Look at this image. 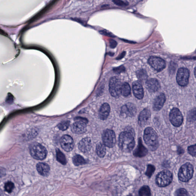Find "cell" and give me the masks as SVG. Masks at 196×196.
<instances>
[{
  "mask_svg": "<svg viewBox=\"0 0 196 196\" xmlns=\"http://www.w3.org/2000/svg\"><path fill=\"white\" fill-rule=\"evenodd\" d=\"M135 141L132 132H124L119 135V145L121 150L125 152H129L133 149L135 145Z\"/></svg>",
  "mask_w": 196,
  "mask_h": 196,
  "instance_id": "1",
  "label": "cell"
},
{
  "mask_svg": "<svg viewBox=\"0 0 196 196\" xmlns=\"http://www.w3.org/2000/svg\"><path fill=\"white\" fill-rule=\"evenodd\" d=\"M143 138L145 143L151 151H155L158 149L159 145L158 135L152 128L149 127L145 128Z\"/></svg>",
  "mask_w": 196,
  "mask_h": 196,
  "instance_id": "2",
  "label": "cell"
},
{
  "mask_svg": "<svg viewBox=\"0 0 196 196\" xmlns=\"http://www.w3.org/2000/svg\"><path fill=\"white\" fill-rule=\"evenodd\" d=\"M30 155L36 159L42 160L46 158L47 152L46 148L37 142H34L30 145Z\"/></svg>",
  "mask_w": 196,
  "mask_h": 196,
  "instance_id": "3",
  "label": "cell"
},
{
  "mask_svg": "<svg viewBox=\"0 0 196 196\" xmlns=\"http://www.w3.org/2000/svg\"><path fill=\"white\" fill-rule=\"evenodd\" d=\"M194 167L190 163H186L181 166L178 172V177L180 181L187 182L192 178Z\"/></svg>",
  "mask_w": 196,
  "mask_h": 196,
  "instance_id": "4",
  "label": "cell"
},
{
  "mask_svg": "<svg viewBox=\"0 0 196 196\" xmlns=\"http://www.w3.org/2000/svg\"><path fill=\"white\" fill-rule=\"evenodd\" d=\"M173 175L168 170H165L158 174L155 179L157 185L159 187H165L169 185L172 182Z\"/></svg>",
  "mask_w": 196,
  "mask_h": 196,
  "instance_id": "5",
  "label": "cell"
},
{
  "mask_svg": "<svg viewBox=\"0 0 196 196\" xmlns=\"http://www.w3.org/2000/svg\"><path fill=\"white\" fill-rule=\"evenodd\" d=\"M122 83L120 79L116 77H112L109 82V91L112 96L118 98L121 95Z\"/></svg>",
  "mask_w": 196,
  "mask_h": 196,
  "instance_id": "6",
  "label": "cell"
},
{
  "mask_svg": "<svg viewBox=\"0 0 196 196\" xmlns=\"http://www.w3.org/2000/svg\"><path fill=\"white\" fill-rule=\"evenodd\" d=\"M76 122L74 123L71 127L72 132L74 133L80 134L86 132L87 130V119L82 117H77L75 119Z\"/></svg>",
  "mask_w": 196,
  "mask_h": 196,
  "instance_id": "7",
  "label": "cell"
},
{
  "mask_svg": "<svg viewBox=\"0 0 196 196\" xmlns=\"http://www.w3.org/2000/svg\"><path fill=\"white\" fill-rule=\"evenodd\" d=\"M170 122L175 127H179L183 123V116L179 109L174 108L172 109L169 115Z\"/></svg>",
  "mask_w": 196,
  "mask_h": 196,
  "instance_id": "8",
  "label": "cell"
},
{
  "mask_svg": "<svg viewBox=\"0 0 196 196\" xmlns=\"http://www.w3.org/2000/svg\"><path fill=\"white\" fill-rule=\"evenodd\" d=\"M104 145L109 148H113L116 144V136L114 132L111 129H107L102 135Z\"/></svg>",
  "mask_w": 196,
  "mask_h": 196,
  "instance_id": "9",
  "label": "cell"
},
{
  "mask_svg": "<svg viewBox=\"0 0 196 196\" xmlns=\"http://www.w3.org/2000/svg\"><path fill=\"white\" fill-rule=\"evenodd\" d=\"M189 71L185 68H180L177 72L176 79L177 83L181 86H186L188 83Z\"/></svg>",
  "mask_w": 196,
  "mask_h": 196,
  "instance_id": "10",
  "label": "cell"
},
{
  "mask_svg": "<svg viewBox=\"0 0 196 196\" xmlns=\"http://www.w3.org/2000/svg\"><path fill=\"white\" fill-rule=\"evenodd\" d=\"M148 63L158 71H161L166 66L165 60L158 57H151L148 60Z\"/></svg>",
  "mask_w": 196,
  "mask_h": 196,
  "instance_id": "11",
  "label": "cell"
},
{
  "mask_svg": "<svg viewBox=\"0 0 196 196\" xmlns=\"http://www.w3.org/2000/svg\"><path fill=\"white\" fill-rule=\"evenodd\" d=\"M60 145L64 150L70 152L74 147V142L73 138L68 135H65L61 138L60 140Z\"/></svg>",
  "mask_w": 196,
  "mask_h": 196,
  "instance_id": "12",
  "label": "cell"
},
{
  "mask_svg": "<svg viewBox=\"0 0 196 196\" xmlns=\"http://www.w3.org/2000/svg\"><path fill=\"white\" fill-rule=\"evenodd\" d=\"M136 112V106L132 103H127L121 108V113L126 116H135Z\"/></svg>",
  "mask_w": 196,
  "mask_h": 196,
  "instance_id": "13",
  "label": "cell"
},
{
  "mask_svg": "<svg viewBox=\"0 0 196 196\" xmlns=\"http://www.w3.org/2000/svg\"><path fill=\"white\" fill-rule=\"evenodd\" d=\"M148 149L143 145L142 139L140 138L138 139L137 147L133 151V155L138 158H142L148 154Z\"/></svg>",
  "mask_w": 196,
  "mask_h": 196,
  "instance_id": "14",
  "label": "cell"
},
{
  "mask_svg": "<svg viewBox=\"0 0 196 196\" xmlns=\"http://www.w3.org/2000/svg\"><path fill=\"white\" fill-rule=\"evenodd\" d=\"M151 113L149 109H144L140 113L138 117V124L142 127L145 126L150 119Z\"/></svg>",
  "mask_w": 196,
  "mask_h": 196,
  "instance_id": "15",
  "label": "cell"
},
{
  "mask_svg": "<svg viewBox=\"0 0 196 196\" xmlns=\"http://www.w3.org/2000/svg\"><path fill=\"white\" fill-rule=\"evenodd\" d=\"M147 89L151 93H155L160 87L159 82L156 79L151 78L147 80L145 83Z\"/></svg>",
  "mask_w": 196,
  "mask_h": 196,
  "instance_id": "16",
  "label": "cell"
},
{
  "mask_svg": "<svg viewBox=\"0 0 196 196\" xmlns=\"http://www.w3.org/2000/svg\"><path fill=\"white\" fill-rule=\"evenodd\" d=\"M132 90L134 95L138 99H142L144 96L143 87L139 81L134 82L132 83Z\"/></svg>",
  "mask_w": 196,
  "mask_h": 196,
  "instance_id": "17",
  "label": "cell"
},
{
  "mask_svg": "<svg viewBox=\"0 0 196 196\" xmlns=\"http://www.w3.org/2000/svg\"><path fill=\"white\" fill-rule=\"evenodd\" d=\"M165 101V95L163 93H161L155 98L153 103V109L154 110L158 111L162 109Z\"/></svg>",
  "mask_w": 196,
  "mask_h": 196,
  "instance_id": "18",
  "label": "cell"
},
{
  "mask_svg": "<svg viewBox=\"0 0 196 196\" xmlns=\"http://www.w3.org/2000/svg\"><path fill=\"white\" fill-rule=\"evenodd\" d=\"M91 141L90 138H83L79 142L78 148L80 151L83 152H87L91 148Z\"/></svg>",
  "mask_w": 196,
  "mask_h": 196,
  "instance_id": "19",
  "label": "cell"
},
{
  "mask_svg": "<svg viewBox=\"0 0 196 196\" xmlns=\"http://www.w3.org/2000/svg\"><path fill=\"white\" fill-rule=\"evenodd\" d=\"M110 111V107L109 104L104 103L101 106L99 111V117L102 120L107 119Z\"/></svg>",
  "mask_w": 196,
  "mask_h": 196,
  "instance_id": "20",
  "label": "cell"
},
{
  "mask_svg": "<svg viewBox=\"0 0 196 196\" xmlns=\"http://www.w3.org/2000/svg\"><path fill=\"white\" fill-rule=\"evenodd\" d=\"M37 169L40 175L43 176H46L48 175L50 168L47 164L44 163H39L37 164Z\"/></svg>",
  "mask_w": 196,
  "mask_h": 196,
  "instance_id": "21",
  "label": "cell"
},
{
  "mask_svg": "<svg viewBox=\"0 0 196 196\" xmlns=\"http://www.w3.org/2000/svg\"><path fill=\"white\" fill-rule=\"evenodd\" d=\"M106 145L104 144L100 143L98 144L96 148V153L100 158H103L106 155Z\"/></svg>",
  "mask_w": 196,
  "mask_h": 196,
  "instance_id": "22",
  "label": "cell"
},
{
  "mask_svg": "<svg viewBox=\"0 0 196 196\" xmlns=\"http://www.w3.org/2000/svg\"><path fill=\"white\" fill-rule=\"evenodd\" d=\"M73 162L76 166L83 165L86 163V160L81 155H76L73 157Z\"/></svg>",
  "mask_w": 196,
  "mask_h": 196,
  "instance_id": "23",
  "label": "cell"
},
{
  "mask_svg": "<svg viewBox=\"0 0 196 196\" xmlns=\"http://www.w3.org/2000/svg\"><path fill=\"white\" fill-rule=\"evenodd\" d=\"M130 93L131 88L129 85L126 83L122 84L121 94L124 96H127L130 94Z\"/></svg>",
  "mask_w": 196,
  "mask_h": 196,
  "instance_id": "24",
  "label": "cell"
},
{
  "mask_svg": "<svg viewBox=\"0 0 196 196\" xmlns=\"http://www.w3.org/2000/svg\"><path fill=\"white\" fill-rule=\"evenodd\" d=\"M56 153H57V161L63 165H66L67 162H66V157L64 154L58 149H56Z\"/></svg>",
  "mask_w": 196,
  "mask_h": 196,
  "instance_id": "25",
  "label": "cell"
},
{
  "mask_svg": "<svg viewBox=\"0 0 196 196\" xmlns=\"http://www.w3.org/2000/svg\"><path fill=\"white\" fill-rule=\"evenodd\" d=\"M139 194L140 196H150L151 195L150 189L148 186H144L139 190Z\"/></svg>",
  "mask_w": 196,
  "mask_h": 196,
  "instance_id": "26",
  "label": "cell"
},
{
  "mask_svg": "<svg viewBox=\"0 0 196 196\" xmlns=\"http://www.w3.org/2000/svg\"><path fill=\"white\" fill-rule=\"evenodd\" d=\"M155 168L154 165H151V164H149L147 166V170L145 173V175L149 178H150L155 172Z\"/></svg>",
  "mask_w": 196,
  "mask_h": 196,
  "instance_id": "27",
  "label": "cell"
},
{
  "mask_svg": "<svg viewBox=\"0 0 196 196\" xmlns=\"http://www.w3.org/2000/svg\"><path fill=\"white\" fill-rule=\"evenodd\" d=\"M196 119V109L195 108L190 111L188 113L187 119L189 122H194Z\"/></svg>",
  "mask_w": 196,
  "mask_h": 196,
  "instance_id": "28",
  "label": "cell"
},
{
  "mask_svg": "<svg viewBox=\"0 0 196 196\" xmlns=\"http://www.w3.org/2000/svg\"><path fill=\"white\" fill-rule=\"evenodd\" d=\"M14 188V185L13 183L11 181H8L5 184L4 186V188L5 191L8 193L12 192Z\"/></svg>",
  "mask_w": 196,
  "mask_h": 196,
  "instance_id": "29",
  "label": "cell"
},
{
  "mask_svg": "<svg viewBox=\"0 0 196 196\" xmlns=\"http://www.w3.org/2000/svg\"><path fill=\"white\" fill-rule=\"evenodd\" d=\"M138 77L141 80H144L147 79V74L145 70H141L137 72Z\"/></svg>",
  "mask_w": 196,
  "mask_h": 196,
  "instance_id": "30",
  "label": "cell"
},
{
  "mask_svg": "<svg viewBox=\"0 0 196 196\" xmlns=\"http://www.w3.org/2000/svg\"><path fill=\"white\" fill-rule=\"evenodd\" d=\"M70 122L69 121H63L58 125V127L62 131L66 130L68 128L70 125Z\"/></svg>",
  "mask_w": 196,
  "mask_h": 196,
  "instance_id": "31",
  "label": "cell"
},
{
  "mask_svg": "<svg viewBox=\"0 0 196 196\" xmlns=\"http://www.w3.org/2000/svg\"><path fill=\"white\" fill-rule=\"evenodd\" d=\"M113 2L116 5L120 7H126L128 5V3L122 0H113Z\"/></svg>",
  "mask_w": 196,
  "mask_h": 196,
  "instance_id": "32",
  "label": "cell"
},
{
  "mask_svg": "<svg viewBox=\"0 0 196 196\" xmlns=\"http://www.w3.org/2000/svg\"><path fill=\"white\" fill-rule=\"evenodd\" d=\"M176 195L177 196H187L188 194L185 189L181 188L177 190L176 192Z\"/></svg>",
  "mask_w": 196,
  "mask_h": 196,
  "instance_id": "33",
  "label": "cell"
},
{
  "mask_svg": "<svg viewBox=\"0 0 196 196\" xmlns=\"http://www.w3.org/2000/svg\"><path fill=\"white\" fill-rule=\"evenodd\" d=\"M189 153L193 157L196 156V145L189 146L188 148Z\"/></svg>",
  "mask_w": 196,
  "mask_h": 196,
  "instance_id": "34",
  "label": "cell"
},
{
  "mask_svg": "<svg viewBox=\"0 0 196 196\" xmlns=\"http://www.w3.org/2000/svg\"><path fill=\"white\" fill-rule=\"evenodd\" d=\"M99 32H100L101 34H103V35L108 36V37H115L114 35L112 34V33H111L110 32H109V31L106 30H100V31H99Z\"/></svg>",
  "mask_w": 196,
  "mask_h": 196,
  "instance_id": "35",
  "label": "cell"
},
{
  "mask_svg": "<svg viewBox=\"0 0 196 196\" xmlns=\"http://www.w3.org/2000/svg\"><path fill=\"white\" fill-rule=\"evenodd\" d=\"M109 46L112 48H115L117 45V42L115 40L113 39H110L109 40Z\"/></svg>",
  "mask_w": 196,
  "mask_h": 196,
  "instance_id": "36",
  "label": "cell"
},
{
  "mask_svg": "<svg viewBox=\"0 0 196 196\" xmlns=\"http://www.w3.org/2000/svg\"><path fill=\"white\" fill-rule=\"evenodd\" d=\"M0 34H3L4 35H7V34L4 31H3L2 30H1V29H0Z\"/></svg>",
  "mask_w": 196,
  "mask_h": 196,
  "instance_id": "37",
  "label": "cell"
},
{
  "mask_svg": "<svg viewBox=\"0 0 196 196\" xmlns=\"http://www.w3.org/2000/svg\"><path fill=\"white\" fill-rule=\"evenodd\" d=\"M195 70H196V69H195V68L194 69V76H196V74H195L196 71H195Z\"/></svg>",
  "mask_w": 196,
  "mask_h": 196,
  "instance_id": "38",
  "label": "cell"
}]
</instances>
